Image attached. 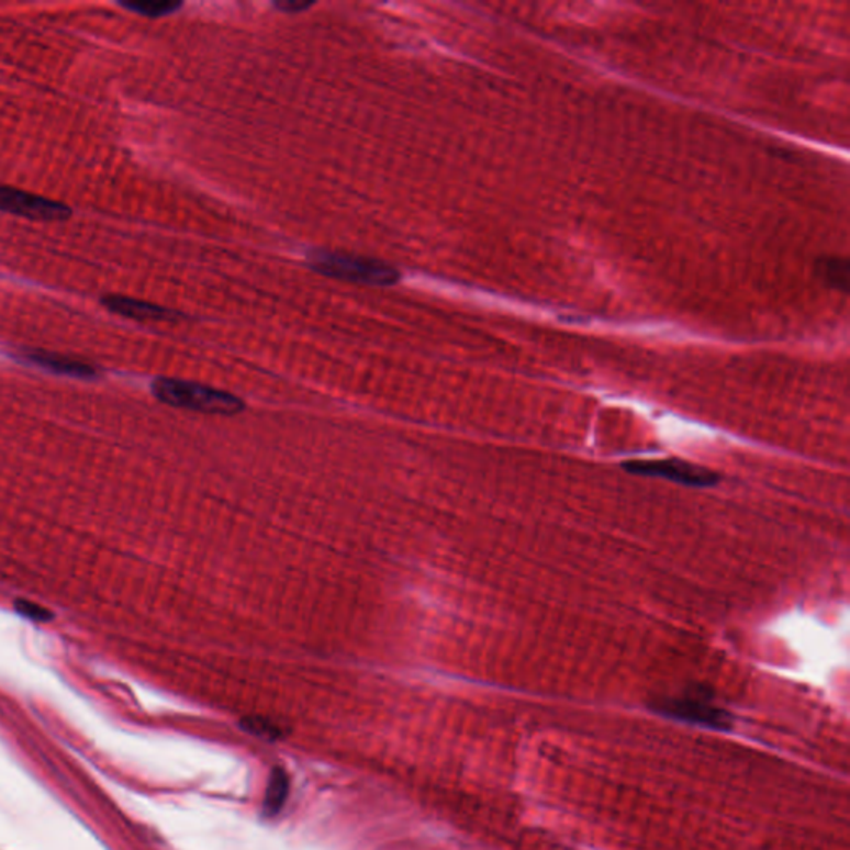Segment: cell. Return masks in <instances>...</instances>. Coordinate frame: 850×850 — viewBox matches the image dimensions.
Segmentation results:
<instances>
[{"label":"cell","instance_id":"8fae6325","mask_svg":"<svg viewBox=\"0 0 850 850\" xmlns=\"http://www.w3.org/2000/svg\"><path fill=\"white\" fill-rule=\"evenodd\" d=\"M245 728L253 735L261 736V738L275 739L278 736V729L265 719H248L245 722Z\"/></svg>","mask_w":850,"mask_h":850},{"label":"cell","instance_id":"30bf717a","mask_svg":"<svg viewBox=\"0 0 850 850\" xmlns=\"http://www.w3.org/2000/svg\"><path fill=\"white\" fill-rule=\"evenodd\" d=\"M15 608H18V612L21 613L22 616L34 619V622H48V619H52L51 612H47V609L42 608V606L35 605V603L32 602L18 600V602H15Z\"/></svg>","mask_w":850,"mask_h":850},{"label":"cell","instance_id":"277c9868","mask_svg":"<svg viewBox=\"0 0 850 850\" xmlns=\"http://www.w3.org/2000/svg\"><path fill=\"white\" fill-rule=\"evenodd\" d=\"M0 211L34 222H64L72 215V210L60 201L38 197L8 184H0Z\"/></svg>","mask_w":850,"mask_h":850},{"label":"cell","instance_id":"9c48e42d","mask_svg":"<svg viewBox=\"0 0 850 850\" xmlns=\"http://www.w3.org/2000/svg\"><path fill=\"white\" fill-rule=\"evenodd\" d=\"M122 8L126 11L135 12V14L145 15V18L158 19L165 18V15L174 14L178 9L183 8L181 2H170V0H164V2H154V0H144V2H123Z\"/></svg>","mask_w":850,"mask_h":850},{"label":"cell","instance_id":"5b68a950","mask_svg":"<svg viewBox=\"0 0 850 850\" xmlns=\"http://www.w3.org/2000/svg\"><path fill=\"white\" fill-rule=\"evenodd\" d=\"M655 709L661 715L670 716L680 722L693 723V725L706 726L713 729H729L732 725V716L722 707L713 706L707 701L694 700V697H667V700L653 703Z\"/></svg>","mask_w":850,"mask_h":850},{"label":"cell","instance_id":"7c38bea8","mask_svg":"<svg viewBox=\"0 0 850 850\" xmlns=\"http://www.w3.org/2000/svg\"><path fill=\"white\" fill-rule=\"evenodd\" d=\"M275 5L276 9L288 12V14H297V12H303L306 9L313 8L311 2H300V0H284V2H276Z\"/></svg>","mask_w":850,"mask_h":850},{"label":"cell","instance_id":"ba28073f","mask_svg":"<svg viewBox=\"0 0 850 850\" xmlns=\"http://www.w3.org/2000/svg\"><path fill=\"white\" fill-rule=\"evenodd\" d=\"M288 793H290V779H288L287 771L276 768L269 775L268 787H266L265 804H262L265 813L268 816L278 814L287 803Z\"/></svg>","mask_w":850,"mask_h":850},{"label":"cell","instance_id":"6da1fadb","mask_svg":"<svg viewBox=\"0 0 850 850\" xmlns=\"http://www.w3.org/2000/svg\"><path fill=\"white\" fill-rule=\"evenodd\" d=\"M307 265L327 278L340 279L362 287H392L401 279V272L394 266L381 259L353 255V253L314 249L307 255Z\"/></svg>","mask_w":850,"mask_h":850},{"label":"cell","instance_id":"8992f818","mask_svg":"<svg viewBox=\"0 0 850 850\" xmlns=\"http://www.w3.org/2000/svg\"><path fill=\"white\" fill-rule=\"evenodd\" d=\"M102 303L112 313L128 317V320L139 321V323H168V321H177L181 316L177 311L147 303V301L135 300V298L105 297Z\"/></svg>","mask_w":850,"mask_h":850},{"label":"cell","instance_id":"7a4b0ae2","mask_svg":"<svg viewBox=\"0 0 850 850\" xmlns=\"http://www.w3.org/2000/svg\"><path fill=\"white\" fill-rule=\"evenodd\" d=\"M152 391L165 404L204 414H235L243 409V402L228 392L181 379H157Z\"/></svg>","mask_w":850,"mask_h":850},{"label":"cell","instance_id":"3957f363","mask_svg":"<svg viewBox=\"0 0 850 850\" xmlns=\"http://www.w3.org/2000/svg\"><path fill=\"white\" fill-rule=\"evenodd\" d=\"M623 469L633 476L670 480V482L696 486V489H707L719 482L718 473L681 459L629 460L623 463Z\"/></svg>","mask_w":850,"mask_h":850},{"label":"cell","instance_id":"52a82bcc","mask_svg":"<svg viewBox=\"0 0 850 850\" xmlns=\"http://www.w3.org/2000/svg\"><path fill=\"white\" fill-rule=\"evenodd\" d=\"M25 358L34 362L38 368L47 369V371L55 372V374L80 379H92L97 376L96 368H92V366L76 361V359L61 358V356H55V354H25Z\"/></svg>","mask_w":850,"mask_h":850}]
</instances>
